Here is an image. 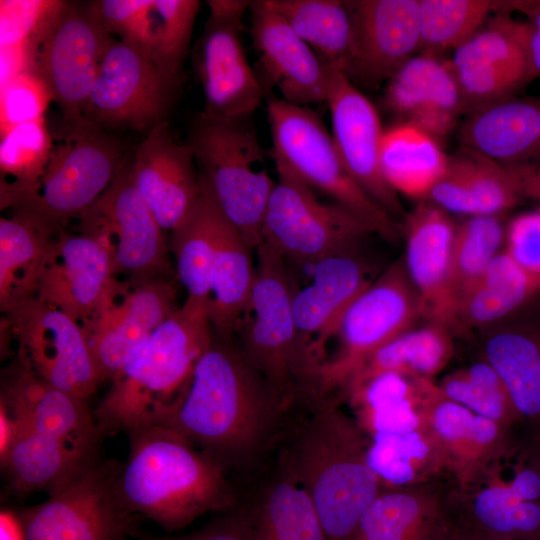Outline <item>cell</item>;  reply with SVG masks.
Returning <instances> with one entry per match:
<instances>
[{
    "label": "cell",
    "mask_w": 540,
    "mask_h": 540,
    "mask_svg": "<svg viewBox=\"0 0 540 540\" xmlns=\"http://www.w3.org/2000/svg\"><path fill=\"white\" fill-rule=\"evenodd\" d=\"M286 410L240 346L214 335L165 424L229 474L249 478L273 455Z\"/></svg>",
    "instance_id": "1"
},
{
    "label": "cell",
    "mask_w": 540,
    "mask_h": 540,
    "mask_svg": "<svg viewBox=\"0 0 540 540\" xmlns=\"http://www.w3.org/2000/svg\"><path fill=\"white\" fill-rule=\"evenodd\" d=\"M367 438L334 392L314 389L287 408L274 454L307 491L327 540H349L383 489Z\"/></svg>",
    "instance_id": "2"
},
{
    "label": "cell",
    "mask_w": 540,
    "mask_h": 540,
    "mask_svg": "<svg viewBox=\"0 0 540 540\" xmlns=\"http://www.w3.org/2000/svg\"><path fill=\"white\" fill-rule=\"evenodd\" d=\"M126 434L129 453L121 463L118 488L134 514L171 534L239 503L241 494L229 473L172 427L157 424Z\"/></svg>",
    "instance_id": "3"
},
{
    "label": "cell",
    "mask_w": 540,
    "mask_h": 540,
    "mask_svg": "<svg viewBox=\"0 0 540 540\" xmlns=\"http://www.w3.org/2000/svg\"><path fill=\"white\" fill-rule=\"evenodd\" d=\"M214 335L207 300L187 296L111 380L93 410L102 436L165 424Z\"/></svg>",
    "instance_id": "4"
},
{
    "label": "cell",
    "mask_w": 540,
    "mask_h": 540,
    "mask_svg": "<svg viewBox=\"0 0 540 540\" xmlns=\"http://www.w3.org/2000/svg\"><path fill=\"white\" fill-rule=\"evenodd\" d=\"M187 145L222 211L251 249L262 243V224L275 182L264 164L252 116L214 118L200 113Z\"/></svg>",
    "instance_id": "5"
},
{
    "label": "cell",
    "mask_w": 540,
    "mask_h": 540,
    "mask_svg": "<svg viewBox=\"0 0 540 540\" xmlns=\"http://www.w3.org/2000/svg\"><path fill=\"white\" fill-rule=\"evenodd\" d=\"M256 276L238 344L251 365L288 408L316 387L317 370L301 344L292 313L293 288L286 261L261 243Z\"/></svg>",
    "instance_id": "6"
},
{
    "label": "cell",
    "mask_w": 540,
    "mask_h": 540,
    "mask_svg": "<svg viewBox=\"0 0 540 540\" xmlns=\"http://www.w3.org/2000/svg\"><path fill=\"white\" fill-rule=\"evenodd\" d=\"M45 171L32 195L13 209L54 238L108 188L123 164L122 148L83 117L64 119Z\"/></svg>",
    "instance_id": "7"
},
{
    "label": "cell",
    "mask_w": 540,
    "mask_h": 540,
    "mask_svg": "<svg viewBox=\"0 0 540 540\" xmlns=\"http://www.w3.org/2000/svg\"><path fill=\"white\" fill-rule=\"evenodd\" d=\"M267 116L276 167L331 197L368 223L375 233L388 240L396 238L395 222L348 173L332 135L312 109L272 96L267 101Z\"/></svg>",
    "instance_id": "8"
},
{
    "label": "cell",
    "mask_w": 540,
    "mask_h": 540,
    "mask_svg": "<svg viewBox=\"0 0 540 540\" xmlns=\"http://www.w3.org/2000/svg\"><path fill=\"white\" fill-rule=\"evenodd\" d=\"M120 468L99 459L40 504L14 509L24 540H127L138 515L120 496Z\"/></svg>",
    "instance_id": "9"
},
{
    "label": "cell",
    "mask_w": 540,
    "mask_h": 540,
    "mask_svg": "<svg viewBox=\"0 0 540 540\" xmlns=\"http://www.w3.org/2000/svg\"><path fill=\"white\" fill-rule=\"evenodd\" d=\"M262 224V243L283 259L316 263L329 256L353 253L373 228L348 209L322 202L295 175L278 168Z\"/></svg>",
    "instance_id": "10"
},
{
    "label": "cell",
    "mask_w": 540,
    "mask_h": 540,
    "mask_svg": "<svg viewBox=\"0 0 540 540\" xmlns=\"http://www.w3.org/2000/svg\"><path fill=\"white\" fill-rule=\"evenodd\" d=\"M423 317L419 297L403 259L392 263L351 303L335 335L339 348L319 368L317 387L330 393L342 390L377 349L413 328Z\"/></svg>",
    "instance_id": "11"
},
{
    "label": "cell",
    "mask_w": 540,
    "mask_h": 540,
    "mask_svg": "<svg viewBox=\"0 0 540 540\" xmlns=\"http://www.w3.org/2000/svg\"><path fill=\"white\" fill-rule=\"evenodd\" d=\"M4 327L17 344L16 359L51 386L88 401L99 383L83 327L36 298L4 313Z\"/></svg>",
    "instance_id": "12"
},
{
    "label": "cell",
    "mask_w": 540,
    "mask_h": 540,
    "mask_svg": "<svg viewBox=\"0 0 540 540\" xmlns=\"http://www.w3.org/2000/svg\"><path fill=\"white\" fill-rule=\"evenodd\" d=\"M251 1L210 0L209 16L192 52L201 84L202 113L214 118L252 116L266 95L244 51L243 18Z\"/></svg>",
    "instance_id": "13"
},
{
    "label": "cell",
    "mask_w": 540,
    "mask_h": 540,
    "mask_svg": "<svg viewBox=\"0 0 540 540\" xmlns=\"http://www.w3.org/2000/svg\"><path fill=\"white\" fill-rule=\"evenodd\" d=\"M81 231L106 248L114 273L132 282L164 278L170 272L163 229L122 164L101 196L78 218Z\"/></svg>",
    "instance_id": "14"
},
{
    "label": "cell",
    "mask_w": 540,
    "mask_h": 540,
    "mask_svg": "<svg viewBox=\"0 0 540 540\" xmlns=\"http://www.w3.org/2000/svg\"><path fill=\"white\" fill-rule=\"evenodd\" d=\"M180 87L137 47L110 42L82 117L103 129L148 132L167 121Z\"/></svg>",
    "instance_id": "15"
},
{
    "label": "cell",
    "mask_w": 540,
    "mask_h": 540,
    "mask_svg": "<svg viewBox=\"0 0 540 540\" xmlns=\"http://www.w3.org/2000/svg\"><path fill=\"white\" fill-rule=\"evenodd\" d=\"M112 35L88 4L63 1L36 50L34 72L47 84L64 119L82 117Z\"/></svg>",
    "instance_id": "16"
},
{
    "label": "cell",
    "mask_w": 540,
    "mask_h": 540,
    "mask_svg": "<svg viewBox=\"0 0 540 540\" xmlns=\"http://www.w3.org/2000/svg\"><path fill=\"white\" fill-rule=\"evenodd\" d=\"M463 114L518 95L538 77L529 54V26L510 12L498 11L450 59Z\"/></svg>",
    "instance_id": "17"
},
{
    "label": "cell",
    "mask_w": 540,
    "mask_h": 540,
    "mask_svg": "<svg viewBox=\"0 0 540 540\" xmlns=\"http://www.w3.org/2000/svg\"><path fill=\"white\" fill-rule=\"evenodd\" d=\"M121 284L100 241L82 231L62 230L52 240L34 298L59 309L84 328Z\"/></svg>",
    "instance_id": "18"
},
{
    "label": "cell",
    "mask_w": 540,
    "mask_h": 540,
    "mask_svg": "<svg viewBox=\"0 0 540 540\" xmlns=\"http://www.w3.org/2000/svg\"><path fill=\"white\" fill-rule=\"evenodd\" d=\"M352 43L345 76L376 88L421 51L419 0L346 1Z\"/></svg>",
    "instance_id": "19"
},
{
    "label": "cell",
    "mask_w": 540,
    "mask_h": 540,
    "mask_svg": "<svg viewBox=\"0 0 540 540\" xmlns=\"http://www.w3.org/2000/svg\"><path fill=\"white\" fill-rule=\"evenodd\" d=\"M130 285L122 283L103 310L83 328L101 382L112 380L178 308L174 286L165 278Z\"/></svg>",
    "instance_id": "20"
},
{
    "label": "cell",
    "mask_w": 540,
    "mask_h": 540,
    "mask_svg": "<svg viewBox=\"0 0 540 540\" xmlns=\"http://www.w3.org/2000/svg\"><path fill=\"white\" fill-rule=\"evenodd\" d=\"M0 419L91 453H99L104 438L88 401L57 389L16 358L2 373Z\"/></svg>",
    "instance_id": "21"
},
{
    "label": "cell",
    "mask_w": 540,
    "mask_h": 540,
    "mask_svg": "<svg viewBox=\"0 0 540 540\" xmlns=\"http://www.w3.org/2000/svg\"><path fill=\"white\" fill-rule=\"evenodd\" d=\"M326 103L332 138L354 181L391 217L403 215L398 194L385 182L379 164L384 130L372 103L339 70L329 65Z\"/></svg>",
    "instance_id": "22"
},
{
    "label": "cell",
    "mask_w": 540,
    "mask_h": 540,
    "mask_svg": "<svg viewBox=\"0 0 540 540\" xmlns=\"http://www.w3.org/2000/svg\"><path fill=\"white\" fill-rule=\"evenodd\" d=\"M249 11L258 76L265 91L275 87L281 99L299 106L326 102L328 64L266 0L251 1Z\"/></svg>",
    "instance_id": "23"
},
{
    "label": "cell",
    "mask_w": 540,
    "mask_h": 540,
    "mask_svg": "<svg viewBox=\"0 0 540 540\" xmlns=\"http://www.w3.org/2000/svg\"><path fill=\"white\" fill-rule=\"evenodd\" d=\"M455 490L450 477L409 488L382 489L349 540H450L461 526Z\"/></svg>",
    "instance_id": "24"
},
{
    "label": "cell",
    "mask_w": 540,
    "mask_h": 540,
    "mask_svg": "<svg viewBox=\"0 0 540 540\" xmlns=\"http://www.w3.org/2000/svg\"><path fill=\"white\" fill-rule=\"evenodd\" d=\"M196 160L162 122L146 133L130 165L134 186L161 228L172 231L189 214L200 193Z\"/></svg>",
    "instance_id": "25"
},
{
    "label": "cell",
    "mask_w": 540,
    "mask_h": 540,
    "mask_svg": "<svg viewBox=\"0 0 540 540\" xmlns=\"http://www.w3.org/2000/svg\"><path fill=\"white\" fill-rule=\"evenodd\" d=\"M457 224L436 204L423 200L406 215L403 259L423 317L450 330L456 326L451 265Z\"/></svg>",
    "instance_id": "26"
},
{
    "label": "cell",
    "mask_w": 540,
    "mask_h": 540,
    "mask_svg": "<svg viewBox=\"0 0 540 540\" xmlns=\"http://www.w3.org/2000/svg\"><path fill=\"white\" fill-rule=\"evenodd\" d=\"M373 280L354 253L329 256L314 263L311 282L295 289L292 313L302 346L317 371L325 345L351 303Z\"/></svg>",
    "instance_id": "27"
},
{
    "label": "cell",
    "mask_w": 540,
    "mask_h": 540,
    "mask_svg": "<svg viewBox=\"0 0 540 540\" xmlns=\"http://www.w3.org/2000/svg\"><path fill=\"white\" fill-rule=\"evenodd\" d=\"M249 479L237 508L253 540H327L313 500L274 453Z\"/></svg>",
    "instance_id": "28"
},
{
    "label": "cell",
    "mask_w": 540,
    "mask_h": 540,
    "mask_svg": "<svg viewBox=\"0 0 540 540\" xmlns=\"http://www.w3.org/2000/svg\"><path fill=\"white\" fill-rule=\"evenodd\" d=\"M481 359L503 380L524 431L540 443V312L524 311L485 328Z\"/></svg>",
    "instance_id": "29"
},
{
    "label": "cell",
    "mask_w": 540,
    "mask_h": 540,
    "mask_svg": "<svg viewBox=\"0 0 540 540\" xmlns=\"http://www.w3.org/2000/svg\"><path fill=\"white\" fill-rule=\"evenodd\" d=\"M384 107L437 139L451 133L461 115L462 99L450 62L440 55L419 52L388 81Z\"/></svg>",
    "instance_id": "30"
},
{
    "label": "cell",
    "mask_w": 540,
    "mask_h": 540,
    "mask_svg": "<svg viewBox=\"0 0 540 540\" xmlns=\"http://www.w3.org/2000/svg\"><path fill=\"white\" fill-rule=\"evenodd\" d=\"M465 116L458 130L463 148L504 166L540 165V96H511Z\"/></svg>",
    "instance_id": "31"
},
{
    "label": "cell",
    "mask_w": 540,
    "mask_h": 540,
    "mask_svg": "<svg viewBox=\"0 0 540 540\" xmlns=\"http://www.w3.org/2000/svg\"><path fill=\"white\" fill-rule=\"evenodd\" d=\"M428 425L444 451L448 472L458 489L468 486L520 438L516 431L445 398L440 390L430 407Z\"/></svg>",
    "instance_id": "32"
},
{
    "label": "cell",
    "mask_w": 540,
    "mask_h": 540,
    "mask_svg": "<svg viewBox=\"0 0 540 540\" xmlns=\"http://www.w3.org/2000/svg\"><path fill=\"white\" fill-rule=\"evenodd\" d=\"M343 393L352 416L368 439L376 435L403 434L427 426L438 385L433 380L384 372Z\"/></svg>",
    "instance_id": "33"
},
{
    "label": "cell",
    "mask_w": 540,
    "mask_h": 540,
    "mask_svg": "<svg viewBox=\"0 0 540 540\" xmlns=\"http://www.w3.org/2000/svg\"><path fill=\"white\" fill-rule=\"evenodd\" d=\"M100 455L25 428L15 431L7 451L0 456L9 488L17 494L55 491Z\"/></svg>",
    "instance_id": "34"
},
{
    "label": "cell",
    "mask_w": 540,
    "mask_h": 540,
    "mask_svg": "<svg viewBox=\"0 0 540 540\" xmlns=\"http://www.w3.org/2000/svg\"><path fill=\"white\" fill-rule=\"evenodd\" d=\"M252 250L222 214L210 274L208 313L214 334L232 340L253 290L256 265Z\"/></svg>",
    "instance_id": "35"
},
{
    "label": "cell",
    "mask_w": 540,
    "mask_h": 540,
    "mask_svg": "<svg viewBox=\"0 0 540 540\" xmlns=\"http://www.w3.org/2000/svg\"><path fill=\"white\" fill-rule=\"evenodd\" d=\"M449 162L440 140L409 122L384 130L379 164L385 182L399 195L426 200Z\"/></svg>",
    "instance_id": "36"
},
{
    "label": "cell",
    "mask_w": 540,
    "mask_h": 540,
    "mask_svg": "<svg viewBox=\"0 0 540 540\" xmlns=\"http://www.w3.org/2000/svg\"><path fill=\"white\" fill-rule=\"evenodd\" d=\"M367 463L383 489H400L452 478L444 451L429 425L403 434L367 439Z\"/></svg>",
    "instance_id": "37"
},
{
    "label": "cell",
    "mask_w": 540,
    "mask_h": 540,
    "mask_svg": "<svg viewBox=\"0 0 540 540\" xmlns=\"http://www.w3.org/2000/svg\"><path fill=\"white\" fill-rule=\"evenodd\" d=\"M539 297L540 276L502 249L460 305L457 325L487 328L524 311Z\"/></svg>",
    "instance_id": "38"
},
{
    "label": "cell",
    "mask_w": 540,
    "mask_h": 540,
    "mask_svg": "<svg viewBox=\"0 0 540 540\" xmlns=\"http://www.w3.org/2000/svg\"><path fill=\"white\" fill-rule=\"evenodd\" d=\"M200 193L187 217L172 231L168 242L179 281L188 296L208 300L217 231L223 214L207 178L199 171Z\"/></svg>",
    "instance_id": "39"
},
{
    "label": "cell",
    "mask_w": 540,
    "mask_h": 540,
    "mask_svg": "<svg viewBox=\"0 0 540 540\" xmlns=\"http://www.w3.org/2000/svg\"><path fill=\"white\" fill-rule=\"evenodd\" d=\"M53 238L20 212L0 219V309L35 297Z\"/></svg>",
    "instance_id": "40"
},
{
    "label": "cell",
    "mask_w": 540,
    "mask_h": 540,
    "mask_svg": "<svg viewBox=\"0 0 540 540\" xmlns=\"http://www.w3.org/2000/svg\"><path fill=\"white\" fill-rule=\"evenodd\" d=\"M454 354L450 329L430 322L412 328L372 353L342 391L384 372L433 380Z\"/></svg>",
    "instance_id": "41"
},
{
    "label": "cell",
    "mask_w": 540,
    "mask_h": 540,
    "mask_svg": "<svg viewBox=\"0 0 540 540\" xmlns=\"http://www.w3.org/2000/svg\"><path fill=\"white\" fill-rule=\"evenodd\" d=\"M327 64L345 74L352 43L346 1L266 0Z\"/></svg>",
    "instance_id": "42"
},
{
    "label": "cell",
    "mask_w": 540,
    "mask_h": 540,
    "mask_svg": "<svg viewBox=\"0 0 540 540\" xmlns=\"http://www.w3.org/2000/svg\"><path fill=\"white\" fill-rule=\"evenodd\" d=\"M52 147L45 118L19 124L1 135V210L15 209L29 199L45 171Z\"/></svg>",
    "instance_id": "43"
},
{
    "label": "cell",
    "mask_w": 540,
    "mask_h": 540,
    "mask_svg": "<svg viewBox=\"0 0 540 540\" xmlns=\"http://www.w3.org/2000/svg\"><path fill=\"white\" fill-rule=\"evenodd\" d=\"M199 8L197 0H153L140 37L133 45L177 84H181Z\"/></svg>",
    "instance_id": "44"
},
{
    "label": "cell",
    "mask_w": 540,
    "mask_h": 540,
    "mask_svg": "<svg viewBox=\"0 0 540 540\" xmlns=\"http://www.w3.org/2000/svg\"><path fill=\"white\" fill-rule=\"evenodd\" d=\"M502 217L467 216L456 226L451 265V295L456 326L463 300L503 249L505 225Z\"/></svg>",
    "instance_id": "45"
},
{
    "label": "cell",
    "mask_w": 540,
    "mask_h": 540,
    "mask_svg": "<svg viewBox=\"0 0 540 540\" xmlns=\"http://www.w3.org/2000/svg\"><path fill=\"white\" fill-rule=\"evenodd\" d=\"M501 8L502 1L419 0L420 52L454 51Z\"/></svg>",
    "instance_id": "46"
},
{
    "label": "cell",
    "mask_w": 540,
    "mask_h": 540,
    "mask_svg": "<svg viewBox=\"0 0 540 540\" xmlns=\"http://www.w3.org/2000/svg\"><path fill=\"white\" fill-rule=\"evenodd\" d=\"M437 385L445 398L518 433L520 418L509 392L499 374L485 360L446 375Z\"/></svg>",
    "instance_id": "47"
},
{
    "label": "cell",
    "mask_w": 540,
    "mask_h": 540,
    "mask_svg": "<svg viewBox=\"0 0 540 540\" xmlns=\"http://www.w3.org/2000/svg\"><path fill=\"white\" fill-rule=\"evenodd\" d=\"M451 157L462 173L476 215L503 216L523 200L506 166L463 147Z\"/></svg>",
    "instance_id": "48"
},
{
    "label": "cell",
    "mask_w": 540,
    "mask_h": 540,
    "mask_svg": "<svg viewBox=\"0 0 540 540\" xmlns=\"http://www.w3.org/2000/svg\"><path fill=\"white\" fill-rule=\"evenodd\" d=\"M63 1L1 0L0 48L37 44Z\"/></svg>",
    "instance_id": "49"
},
{
    "label": "cell",
    "mask_w": 540,
    "mask_h": 540,
    "mask_svg": "<svg viewBox=\"0 0 540 540\" xmlns=\"http://www.w3.org/2000/svg\"><path fill=\"white\" fill-rule=\"evenodd\" d=\"M1 135L13 127L45 118L53 96L45 81L35 72H25L0 88Z\"/></svg>",
    "instance_id": "50"
},
{
    "label": "cell",
    "mask_w": 540,
    "mask_h": 540,
    "mask_svg": "<svg viewBox=\"0 0 540 540\" xmlns=\"http://www.w3.org/2000/svg\"><path fill=\"white\" fill-rule=\"evenodd\" d=\"M152 3L153 0H97L88 3V7L111 35L134 45Z\"/></svg>",
    "instance_id": "51"
},
{
    "label": "cell",
    "mask_w": 540,
    "mask_h": 540,
    "mask_svg": "<svg viewBox=\"0 0 540 540\" xmlns=\"http://www.w3.org/2000/svg\"><path fill=\"white\" fill-rule=\"evenodd\" d=\"M503 250L540 276V209L520 213L507 222Z\"/></svg>",
    "instance_id": "52"
},
{
    "label": "cell",
    "mask_w": 540,
    "mask_h": 540,
    "mask_svg": "<svg viewBox=\"0 0 540 540\" xmlns=\"http://www.w3.org/2000/svg\"><path fill=\"white\" fill-rule=\"evenodd\" d=\"M136 540H253L237 506L205 527L185 535H147Z\"/></svg>",
    "instance_id": "53"
},
{
    "label": "cell",
    "mask_w": 540,
    "mask_h": 540,
    "mask_svg": "<svg viewBox=\"0 0 540 540\" xmlns=\"http://www.w3.org/2000/svg\"><path fill=\"white\" fill-rule=\"evenodd\" d=\"M511 8L526 16L530 59L536 74L540 76V1H511Z\"/></svg>",
    "instance_id": "54"
},
{
    "label": "cell",
    "mask_w": 540,
    "mask_h": 540,
    "mask_svg": "<svg viewBox=\"0 0 540 540\" xmlns=\"http://www.w3.org/2000/svg\"><path fill=\"white\" fill-rule=\"evenodd\" d=\"M506 167L513 176L522 199L537 203L540 209V165L521 164Z\"/></svg>",
    "instance_id": "55"
},
{
    "label": "cell",
    "mask_w": 540,
    "mask_h": 540,
    "mask_svg": "<svg viewBox=\"0 0 540 540\" xmlns=\"http://www.w3.org/2000/svg\"><path fill=\"white\" fill-rule=\"evenodd\" d=\"M0 540H24L21 524L12 509L1 510Z\"/></svg>",
    "instance_id": "56"
},
{
    "label": "cell",
    "mask_w": 540,
    "mask_h": 540,
    "mask_svg": "<svg viewBox=\"0 0 540 540\" xmlns=\"http://www.w3.org/2000/svg\"><path fill=\"white\" fill-rule=\"evenodd\" d=\"M469 533L471 534L473 540H510V539H507V538L497 537V536L484 534V533H479V532L469 531Z\"/></svg>",
    "instance_id": "57"
},
{
    "label": "cell",
    "mask_w": 540,
    "mask_h": 540,
    "mask_svg": "<svg viewBox=\"0 0 540 540\" xmlns=\"http://www.w3.org/2000/svg\"><path fill=\"white\" fill-rule=\"evenodd\" d=\"M450 540H473L469 531L461 524L459 530Z\"/></svg>",
    "instance_id": "58"
}]
</instances>
